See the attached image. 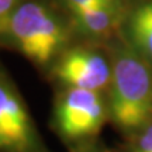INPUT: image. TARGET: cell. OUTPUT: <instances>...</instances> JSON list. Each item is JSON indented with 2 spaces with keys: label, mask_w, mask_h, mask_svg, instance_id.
<instances>
[{
  "label": "cell",
  "mask_w": 152,
  "mask_h": 152,
  "mask_svg": "<svg viewBox=\"0 0 152 152\" xmlns=\"http://www.w3.org/2000/svg\"><path fill=\"white\" fill-rule=\"evenodd\" d=\"M0 152H49L27 104L0 66Z\"/></svg>",
  "instance_id": "4"
},
{
  "label": "cell",
  "mask_w": 152,
  "mask_h": 152,
  "mask_svg": "<svg viewBox=\"0 0 152 152\" xmlns=\"http://www.w3.org/2000/svg\"><path fill=\"white\" fill-rule=\"evenodd\" d=\"M107 100L109 117L120 130L137 132L152 118V75L145 62L128 45L115 49Z\"/></svg>",
  "instance_id": "2"
},
{
  "label": "cell",
  "mask_w": 152,
  "mask_h": 152,
  "mask_svg": "<svg viewBox=\"0 0 152 152\" xmlns=\"http://www.w3.org/2000/svg\"><path fill=\"white\" fill-rule=\"evenodd\" d=\"M109 117V106L102 92L59 89L52 111L54 131L66 144H82L100 132Z\"/></svg>",
  "instance_id": "3"
},
{
  "label": "cell",
  "mask_w": 152,
  "mask_h": 152,
  "mask_svg": "<svg viewBox=\"0 0 152 152\" xmlns=\"http://www.w3.org/2000/svg\"><path fill=\"white\" fill-rule=\"evenodd\" d=\"M72 23L48 3L23 0L6 21L0 41L48 73L55 61L72 45Z\"/></svg>",
  "instance_id": "1"
},
{
  "label": "cell",
  "mask_w": 152,
  "mask_h": 152,
  "mask_svg": "<svg viewBox=\"0 0 152 152\" xmlns=\"http://www.w3.org/2000/svg\"><path fill=\"white\" fill-rule=\"evenodd\" d=\"M48 73L59 89L75 87L102 92L110 87L113 61L93 45L76 44L62 52Z\"/></svg>",
  "instance_id": "5"
},
{
  "label": "cell",
  "mask_w": 152,
  "mask_h": 152,
  "mask_svg": "<svg viewBox=\"0 0 152 152\" xmlns=\"http://www.w3.org/2000/svg\"><path fill=\"white\" fill-rule=\"evenodd\" d=\"M82 152H102V151H90V149H89V151H82Z\"/></svg>",
  "instance_id": "11"
},
{
  "label": "cell",
  "mask_w": 152,
  "mask_h": 152,
  "mask_svg": "<svg viewBox=\"0 0 152 152\" xmlns=\"http://www.w3.org/2000/svg\"><path fill=\"white\" fill-rule=\"evenodd\" d=\"M132 152H152V124L140 131V137L134 145Z\"/></svg>",
  "instance_id": "9"
},
{
  "label": "cell",
  "mask_w": 152,
  "mask_h": 152,
  "mask_svg": "<svg viewBox=\"0 0 152 152\" xmlns=\"http://www.w3.org/2000/svg\"><path fill=\"white\" fill-rule=\"evenodd\" d=\"M121 4L94 6L71 16L73 30L87 38L107 37L121 24Z\"/></svg>",
  "instance_id": "6"
},
{
  "label": "cell",
  "mask_w": 152,
  "mask_h": 152,
  "mask_svg": "<svg viewBox=\"0 0 152 152\" xmlns=\"http://www.w3.org/2000/svg\"><path fill=\"white\" fill-rule=\"evenodd\" d=\"M23 0H0V33L4 27L6 21L9 20L10 14Z\"/></svg>",
  "instance_id": "10"
},
{
  "label": "cell",
  "mask_w": 152,
  "mask_h": 152,
  "mask_svg": "<svg viewBox=\"0 0 152 152\" xmlns=\"http://www.w3.org/2000/svg\"><path fill=\"white\" fill-rule=\"evenodd\" d=\"M62 7L68 11L69 16H73L76 13H80L94 6L102 4H121L120 0H59Z\"/></svg>",
  "instance_id": "8"
},
{
  "label": "cell",
  "mask_w": 152,
  "mask_h": 152,
  "mask_svg": "<svg viewBox=\"0 0 152 152\" xmlns=\"http://www.w3.org/2000/svg\"><path fill=\"white\" fill-rule=\"evenodd\" d=\"M128 47L152 65V0H145L130 11L125 20Z\"/></svg>",
  "instance_id": "7"
}]
</instances>
